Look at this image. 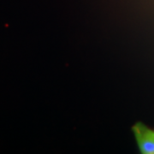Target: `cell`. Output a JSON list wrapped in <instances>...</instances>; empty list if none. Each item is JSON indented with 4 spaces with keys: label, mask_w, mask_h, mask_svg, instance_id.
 <instances>
[{
    "label": "cell",
    "mask_w": 154,
    "mask_h": 154,
    "mask_svg": "<svg viewBox=\"0 0 154 154\" xmlns=\"http://www.w3.org/2000/svg\"><path fill=\"white\" fill-rule=\"evenodd\" d=\"M139 150L143 154H154V131L142 122L135 123L132 128Z\"/></svg>",
    "instance_id": "cell-1"
}]
</instances>
